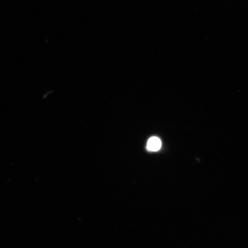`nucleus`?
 <instances>
[{
    "label": "nucleus",
    "mask_w": 248,
    "mask_h": 248,
    "mask_svg": "<svg viewBox=\"0 0 248 248\" xmlns=\"http://www.w3.org/2000/svg\"><path fill=\"white\" fill-rule=\"evenodd\" d=\"M162 146V142L157 137H152L148 140L147 148L148 151L156 152L159 151Z\"/></svg>",
    "instance_id": "f257e3e1"
}]
</instances>
